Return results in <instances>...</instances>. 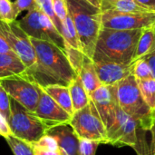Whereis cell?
<instances>
[{
  "mask_svg": "<svg viewBox=\"0 0 155 155\" xmlns=\"http://www.w3.org/2000/svg\"><path fill=\"white\" fill-rule=\"evenodd\" d=\"M36 54V63L26 69L25 74L42 87L51 84L69 86L77 74L71 66L67 56L54 44L30 37Z\"/></svg>",
  "mask_w": 155,
  "mask_h": 155,
  "instance_id": "obj_1",
  "label": "cell"
},
{
  "mask_svg": "<svg viewBox=\"0 0 155 155\" xmlns=\"http://www.w3.org/2000/svg\"><path fill=\"white\" fill-rule=\"evenodd\" d=\"M142 32L143 29L115 30L102 26L98 34L93 61L133 64Z\"/></svg>",
  "mask_w": 155,
  "mask_h": 155,
  "instance_id": "obj_2",
  "label": "cell"
},
{
  "mask_svg": "<svg viewBox=\"0 0 155 155\" xmlns=\"http://www.w3.org/2000/svg\"><path fill=\"white\" fill-rule=\"evenodd\" d=\"M83 53L93 60L99 31L102 27V11L87 0H65Z\"/></svg>",
  "mask_w": 155,
  "mask_h": 155,
  "instance_id": "obj_3",
  "label": "cell"
},
{
  "mask_svg": "<svg viewBox=\"0 0 155 155\" xmlns=\"http://www.w3.org/2000/svg\"><path fill=\"white\" fill-rule=\"evenodd\" d=\"M121 109L137 122L141 129L150 131L155 122V111L144 101L136 78L131 74L116 84Z\"/></svg>",
  "mask_w": 155,
  "mask_h": 155,
  "instance_id": "obj_4",
  "label": "cell"
},
{
  "mask_svg": "<svg viewBox=\"0 0 155 155\" xmlns=\"http://www.w3.org/2000/svg\"><path fill=\"white\" fill-rule=\"evenodd\" d=\"M143 131L136 121L126 114L120 107L112 126L107 130L106 144L117 147L130 146L138 155L150 154V145L147 144Z\"/></svg>",
  "mask_w": 155,
  "mask_h": 155,
  "instance_id": "obj_5",
  "label": "cell"
},
{
  "mask_svg": "<svg viewBox=\"0 0 155 155\" xmlns=\"http://www.w3.org/2000/svg\"><path fill=\"white\" fill-rule=\"evenodd\" d=\"M8 124L13 135L29 143L38 141L49 126L16 101L11 99V115Z\"/></svg>",
  "mask_w": 155,
  "mask_h": 155,
  "instance_id": "obj_6",
  "label": "cell"
},
{
  "mask_svg": "<svg viewBox=\"0 0 155 155\" xmlns=\"http://www.w3.org/2000/svg\"><path fill=\"white\" fill-rule=\"evenodd\" d=\"M23 31L32 38L51 42L65 53V41L51 19L37 5L18 20Z\"/></svg>",
  "mask_w": 155,
  "mask_h": 155,
  "instance_id": "obj_7",
  "label": "cell"
},
{
  "mask_svg": "<svg viewBox=\"0 0 155 155\" xmlns=\"http://www.w3.org/2000/svg\"><path fill=\"white\" fill-rule=\"evenodd\" d=\"M69 124L80 140L106 144L107 130L91 99L87 106L74 113Z\"/></svg>",
  "mask_w": 155,
  "mask_h": 155,
  "instance_id": "obj_8",
  "label": "cell"
},
{
  "mask_svg": "<svg viewBox=\"0 0 155 155\" xmlns=\"http://www.w3.org/2000/svg\"><path fill=\"white\" fill-rule=\"evenodd\" d=\"M0 85L11 99L16 101L31 113H35L38 101L40 85L25 74L0 79Z\"/></svg>",
  "mask_w": 155,
  "mask_h": 155,
  "instance_id": "obj_9",
  "label": "cell"
},
{
  "mask_svg": "<svg viewBox=\"0 0 155 155\" xmlns=\"http://www.w3.org/2000/svg\"><path fill=\"white\" fill-rule=\"evenodd\" d=\"M0 32L6 39L13 52L21 59L27 69L36 63V54L30 37L23 31L18 20L5 23L0 20Z\"/></svg>",
  "mask_w": 155,
  "mask_h": 155,
  "instance_id": "obj_10",
  "label": "cell"
},
{
  "mask_svg": "<svg viewBox=\"0 0 155 155\" xmlns=\"http://www.w3.org/2000/svg\"><path fill=\"white\" fill-rule=\"evenodd\" d=\"M102 26L115 30H137L155 26V12L120 13L102 12Z\"/></svg>",
  "mask_w": 155,
  "mask_h": 155,
  "instance_id": "obj_11",
  "label": "cell"
},
{
  "mask_svg": "<svg viewBox=\"0 0 155 155\" xmlns=\"http://www.w3.org/2000/svg\"><path fill=\"white\" fill-rule=\"evenodd\" d=\"M106 130L114 123L118 110L120 109L117 87L114 85H102L90 95Z\"/></svg>",
  "mask_w": 155,
  "mask_h": 155,
  "instance_id": "obj_12",
  "label": "cell"
},
{
  "mask_svg": "<svg viewBox=\"0 0 155 155\" xmlns=\"http://www.w3.org/2000/svg\"><path fill=\"white\" fill-rule=\"evenodd\" d=\"M34 114L44 121L49 126V129L59 124H69L72 118V115L48 95L41 85L38 104Z\"/></svg>",
  "mask_w": 155,
  "mask_h": 155,
  "instance_id": "obj_13",
  "label": "cell"
},
{
  "mask_svg": "<svg viewBox=\"0 0 155 155\" xmlns=\"http://www.w3.org/2000/svg\"><path fill=\"white\" fill-rule=\"evenodd\" d=\"M102 85H114L132 74L133 64H124L114 62H94Z\"/></svg>",
  "mask_w": 155,
  "mask_h": 155,
  "instance_id": "obj_14",
  "label": "cell"
},
{
  "mask_svg": "<svg viewBox=\"0 0 155 155\" xmlns=\"http://www.w3.org/2000/svg\"><path fill=\"white\" fill-rule=\"evenodd\" d=\"M45 134L53 136L66 155H80V139L70 124H63L48 129Z\"/></svg>",
  "mask_w": 155,
  "mask_h": 155,
  "instance_id": "obj_15",
  "label": "cell"
},
{
  "mask_svg": "<svg viewBox=\"0 0 155 155\" xmlns=\"http://www.w3.org/2000/svg\"><path fill=\"white\" fill-rule=\"evenodd\" d=\"M26 66L15 53L0 54V79L23 74Z\"/></svg>",
  "mask_w": 155,
  "mask_h": 155,
  "instance_id": "obj_16",
  "label": "cell"
},
{
  "mask_svg": "<svg viewBox=\"0 0 155 155\" xmlns=\"http://www.w3.org/2000/svg\"><path fill=\"white\" fill-rule=\"evenodd\" d=\"M101 11H115L120 13H146L149 8L135 0H101Z\"/></svg>",
  "mask_w": 155,
  "mask_h": 155,
  "instance_id": "obj_17",
  "label": "cell"
},
{
  "mask_svg": "<svg viewBox=\"0 0 155 155\" xmlns=\"http://www.w3.org/2000/svg\"><path fill=\"white\" fill-rule=\"evenodd\" d=\"M78 76L80 77L83 85L89 95L95 90H97L100 86H102L94 67V61L86 55L84 57V64Z\"/></svg>",
  "mask_w": 155,
  "mask_h": 155,
  "instance_id": "obj_18",
  "label": "cell"
},
{
  "mask_svg": "<svg viewBox=\"0 0 155 155\" xmlns=\"http://www.w3.org/2000/svg\"><path fill=\"white\" fill-rule=\"evenodd\" d=\"M43 89L69 114H74L73 104L68 86L61 84H51L43 87Z\"/></svg>",
  "mask_w": 155,
  "mask_h": 155,
  "instance_id": "obj_19",
  "label": "cell"
},
{
  "mask_svg": "<svg viewBox=\"0 0 155 155\" xmlns=\"http://www.w3.org/2000/svg\"><path fill=\"white\" fill-rule=\"evenodd\" d=\"M68 87H69V91L71 94L74 113L84 108L85 106L89 104L90 96L88 93L86 92V90L84 89L83 83L78 75L69 84Z\"/></svg>",
  "mask_w": 155,
  "mask_h": 155,
  "instance_id": "obj_20",
  "label": "cell"
},
{
  "mask_svg": "<svg viewBox=\"0 0 155 155\" xmlns=\"http://www.w3.org/2000/svg\"><path fill=\"white\" fill-rule=\"evenodd\" d=\"M155 51V26L143 29L139 39L134 62ZM133 62V63H134Z\"/></svg>",
  "mask_w": 155,
  "mask_h": 155,
  "instance_id": "obj_21",
  "label": "cell"
},
{
  "mask_svg": "<svg viewBox=\"0 0 155 155\" xmlns=\"http://www.w3.org/2000/svg\"><path fill=\"white\" fill-rule=\"evenodd\" d=\"M62 25H63L62 36L64 37L65 43L68 44L69 45L82 51L80 41H79L78 35H77V31L75 29V25H74V21L69 13H68L66 18L62 22Z\"/></svg>",
  "mask_w": 155,
  "mask_h": 155,
  "instance_id": "obj_22",
  "label": "cell"
},
{
  "mask_svg": "<svg viewBox=\"0 0 155 155\" xmlns=\"http://www.w3.org/2000/svg\"><path fill=\"white\" fill-rule=\"evenodd\" d=\"M137 84L144 101L155 111V79L151 78L145 80H137Z\"/></svg>",
  "mask_w": 155,
  "mask_h": 155,
  "instance_id": "obj_23",
  "label": "cell"
},
{
  "mask_svg": "<svg viewBox=\"0 0 155 155\" xmlns=\"http://www.w3.org/2000/svg\"><path fill=\"white\" fill-rule=\"evenodd\" d=\"M14 155H35L31 143L15 137L14 135L5 138Z\"/></svg>",
  "mask_w": 155,
  "mask_h": 155,
  "instance_id": "obj_24",
  "label": "cell"
},
{
  "mask_svg": "<svg viewBox=\"0 0 155 155\" xmlns=\"http://www.w3.org/2000/svg\"><path fill=\"white\" fill-rule=\"evenodd\" d=\"M65 54L67 56V59H68L71 66L73 67V69L78 75L82 69L85 54L81 50L76 49V48L69 45L66 43H65Z\"/></svg>",
  "mask_w": 155,
  "mask_h": 155,
  "instance_id": "obj_25",
  "label": "cell"
},
{
  "mask_svg": "<svg viewBox=\"0 0 155 155\" xmlns=\"http://www.w3.org/2000/svg\"><path fill=\"white\" fill-rule=\"evenodd\" d=\"M132 74L137 80H145V79L153 78L150 65L147 63V61L143 58H140L133 63Z\"/></svg>",
  "mask_w": 155,
  "mask_h": 155,
  "instance_id": "obj_26",
  "label": "cell"
},
{
  "mask_svg": "<svg viewBox=\"0 0 155 155\" xmlns=\"http://www.w3.org/2000/svg\"><path fill=\"white\" fill-rule=\"evenodd\" d=\"M16 17L14 3L10 0H0V20L5 23H11L16 20Z\"/></svg>",
  "mask_w": 155,
  "mask_h": 155,
  "instance_id": "obj_27",
  "label": "cell"
},
{
  "mask_svg": "<svg viewBox=\"0 0 155 155\" xmlns=\"http://www.w3.org/2000/svg\"><path fill=\"white\" fill-rule=\"evenodd\" d=\"M32 146L37 147L39 149L45 150V151H50V152H57L59 151V146L56 142V140L48 134L43 135L38 141L31 143Z\"/></svg>",
  "mask_w": 155,
  "mask_h": 155,
  "instance_id": "obj_28",
  "label": "cell"
},
{
  "mask_svg": "<svg viewBox=\"0 0 155 155\" xmlns=\"http://www.w3.org/2000/svg\"><path fill=\"white\" fill-rule=\"evenodd\" d=\"M0 114L7 120L11 115V98L0 85Z\"/></svg>",
  "mask_w": 155,
  "mask_h": 155,
  "instance_id": "obj_29",
  "label": "cell"
},
{
  "mask_svg": "<svg viewBox=\"0 0 155 155\" xmlns=\"http://www.w3.org/2000/svg\"><path fill=\"white\" fill-rule=\"evenodd\" d=\"M99 144L95 141L80 140V155H95Z\"/></svg>",
  "mask_w": 155,
  "mask_h": 155,
  "instance_id": "obj_30",
  "label": "cell"
},
{
  "mask_svg": "<svg viewBox=\"0 0 155 155\" xmlns=\"http://www.w3.org/2000/svg\"><path fill=\"white\" fill-rule=\"evenodd\" d=\"M36 0H15L14 3V8L16 16L23 11H30L37 6Z\"/></svg>",
  "mask_w": 155,
  "mask_h": 155,
  "instance_id": "obj_31",
  "label": "cell"
},
{
  "mask_svg": "<svg viewBox=\"0 0 155 155\" xmlns=\"http://www.w3.org/2000/svg\"><path fill=\"white\" fill-rule=\"evenodd\" d=\"M52 3H53V7H54L55 15L60 19V21L63 22L68 15L66 1L65 0H52Z\"/></svg>",
  "mask_w": 155,
  "mask_h": 155,
  "instance_id": "obj_32",
  "label": "cell"
},
{
  "mask_svg": "<svg viewBox=\"0 0 155 155\" xmlns=\"http://www.w3.org/2000/svg\"><path fill=\"white\" fill-rule=\"evenodd\" d=\"M0 135L4 138L13 135L7 120L0 114Z\"/></svg>",
  "mask_w": 155,
  "mask_h": 155,
  "instance_id": "obj_33",
  "label": "cell"
},
{
  "mask_svg": "<svg viewBox=\"0 0 155 155\" xmlns=\"http://www.w3.org/2000/svg\"><path fill=\"white\" fill-rule=\"evenodd\" d=\"M6 53H14L12 48L10 47L9 44L7 43L5 36L0 32V54H6Z\"/></svg>",
  "mask_w": 155,
  "mask_h": 155,
  "instance_id": "obj_34",
  "label": "cell"
},
{
  "mask_svg": "<svg viewBox=\"0 0 155 155\" xmlns=\"http://www.w3.org/2000/svg\"><path fill=\"white\" fill-rule=\"evenodd\" d=\"M143 59H145L147 61V63L150 65V68L152 70V74H153V77L155 79V51L143 56Z\"/></svg>",
  "mask_w": 155,
  "mask_h": 155,
  "instance_id": "obj_35",
  "label": "cell"
},
{
  "mask_svg": "<svg viewBox=\"0 0 155 155\" xmlns=\"http://www.w3.org/2000/svg\"><path fill=\"white\" fill-rule=\"evenodd\" d=\"M35 152V155H60V149L57 152H50V151H45L42 149H39L37 147L32 146Z\"/></svg>",
  "mask_w": 155,
  "mask_h": 155,
  "instance_id": "obj_36",
  "label": "cell"
},
{
  "mask_svg": "<svg viewBox=\"0 0 155 155\" xmlns=\"http://www.w3.org/2000/svg\"><path fill=\"white\" fill-rule=\"evenodd\" d=\"M151 132V135H152V140H151V143L150 145V153L153 155H155V122L153 125V127L150 130Z\"/></svg>",
  "mask_w": 155,
  "mask_h": 155,
  "instance_id": "obj_37",
  "label": "cell"
},
{
  "mask_svg": "<svg viewBox=\"0 0 155 155\" xmlns=\"http://www.w3.org/2000/svg\"><path fill=\"white\" fill-rule=\"evenodd\" d=\"M135 1H137L141 5L146 6L151 11L155 12V0H135Z\"/></svg>",
  "mask_w": 155,
  "mask_h": 155,
  "instance_id": "obj_38",
  "label": "cell"
},
{
  "mask_svg": "<svg viewBox=\"0 0 155 155\" xmlns=\"http://www.w3.org/2000/svg\"><path fill=\"white\" fill-rule=\"evenodd\" d=\"M89 3H91L92 5H94L96 7H101V0H87ZM101 9V8H100Z\"/></svg>",
  "mask_w": 155,
  "mask_h": 155,
  "instance_id": "obj_39",
  "label": "cell"
},
{
  "mask_svg": "<svg viewBox=\"0 0 155 155\" xmlns=\"http://www.w3.org/2000/svg\"><path fill=\"white\" fill-rule=\"evenodd\" d=\"M60 155H66V154H65V153H64L62 150H60Z\"/></svg>",
  "mask_w": 155,
  "mask_h": 155,
  "instance_id": "obj_40",
  "label": "cell"
},
{
  "mask_svg": "<svg viewBox=\"0 0 155 155\" xmlns=\"http://www.w3.org/2000/svg\"><path fill=\"white\" fill-rule=\"evenodd\" d=\"M40 1H41V0H36V2H37V5H38V3H39Z\"/></svg>",
  "mask_w": 155,
  "mask_h": 155,
  "instance_id": "obj_41",
  "label": "cell"
},
{
  "mask_svg": "<svg viewBox=\"0 0 155 155\" xmlns=\"http://www.w3.org/2000/svg\"><path fill=\"white\" fill-rule=\"evenodd\" d=\"M146 155H153V154H151V153H150V154H146Z\"/></svg>",
  "mask_w": 155,
  "mask_h": 155,
  "instance_id": "obj_42",
  "label": "cell"
}]
</instances>
